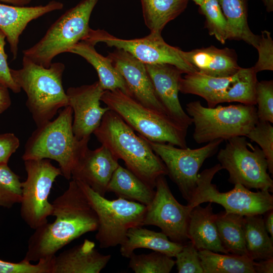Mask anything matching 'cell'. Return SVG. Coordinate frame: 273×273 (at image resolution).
Instances as JSON below:
<instances>
[{
    "label": "cell",
    "mask_w": 273,
    "mask_h": 273,
    "mask_svg": "<svg viewBox=\"0 0 273 273\" xmlns=\"http://www.w3.org/2000/svg\"><path fill=\"white\" fill-rule=\"evenodd\" d=\"M52 204L56 218L34 230L28 241L24 260L36 262L52 257L73 240L98 229L97 215L76 180L70 181L67 189Z\"/></svg>",
    "instance_id": "1"
},
{
    "label": "cell",
    "mask_w": 273,
    "mask_h": 273,
    "mask_svg": "<svg viewBox=\"0 0 273 273\" xmlns=\"http://www.w3.org/2000/svg\"><path fill=\"white\" fill-rule=\"evenodd\" d=\"M102 145L106 147L126 168L147 186L155 188L158 177L167 175L166 166L145 139L115 112L109 110L93 132Z\"/></svg>",
    "instance_id": "2"
},
{
    "label": "cell",
    "mask_w": 273,
    "mask_h": 273,
    "mask_svg": "<svg viewBox=\"0 0 273 273\" xmlns=\"http://www.w3.org/2000/svg\"><path fill=\"white\" fill-rule=\"evenodd\" d=\"M72 123V109L66 106L55 120L38 126L32 132L26 143L22 159L54 160L59 164L62 175L71 179L73 169L88 149L90 139H77Z\"/></svg>",
    "instance_id": "3"
},
{
    "label": "cell",
    "mask_w": 273,
    "mask_h": 273,
    "mask_svg": "<svg viewBox=\"0 0 273 273\" xmlns=\"http://www.w3.org/2000/svg\"><path fill=\"white\" fill-rule=\"evenodd\" d=\"M64 70L62 63H52L46 68L24 56L21 68H10L14 81L27 95L26 105L37 127L51 120L60 108L68 106L62 84Z\"/></svg>",
    "instance_id": "4"
},
{
    "label": "cell",
    "mask_w": 273,
    "mask_h": 273,
    "mask_svg": "<svg viewBox=\"0 0 273 273\" xmlns=\"http://www.w3.org/2000/svg\"><path fill=\"white\" fill-rule=\"evenodd\" d=\"M101 101L147 140L187 148L188 127L169 115L145 107L119 89L105 90Z\"/></svg>",
    "instance_id": "5"
},
{
    "label": "cell",
    "mask_w": 273,
    "mask_h": 273,
    "mask_svg": "<svg viewBox=\"0 0 273 273\" xmlns=\"http://www.w3.org/2000/svg\"><path fill=\"white\" fill-rule=\"evenodd\" d=\"M186 109L194 125L193 137L198 144L246 136L258 120L255 105L240 103L210 108L196 101L188 103Z\"/></svg>",
    "instance_id": "6"
},
{
    "label": "cell",
    "mask_w": 273,
    "mask_h": 273,
    "mask_svg": "<svg viewBox=\"0 0 273 273\" xmlns=\"http://www.w3.org/2000/svg\"><path fill=\"white\" fill-rule=\"evenodd\" d=\"M99 0H82L66 11L54 22L34 45L23 51V56L46 68L53 58L68 52L83 40L89 31V21Z\"/></svg>",
    "instance_id": "7"
},
{
    "label": "cell",
    "mask_w": 273,
    "mask_h": 273,
    "mask_svg": "<svg viewBox=\"0 0 273 273\" xmlns=\"http://www.w3.org/2000/svg\"><path fill=\"white\" fill-rule=\"evenodd\" d=\"M75 180L97 215L99 224L95 238L101 248L120 245L126 239L129 229L143 226L147 206L121 198L108 200L84 183Z\"/></svg>",
    "instance_id": "8"
},
{
    "label": "cell",
    "mask_w": 273,
    "mask_h": 273,
    "mask_svg": "<svg viewBox=\"0 0 273 273\" xmlns=\"http://www.w3.org/2000/svg\"><path fill=\"white\" fill-rule=\"evenodd\" d=\"M222 169L219 163L198 174L197 187L188 205L191 208L205 202L221 205L226 213L245 216L263 215L273 209V196L268 191H251L240 184L229 192H220L212 180Z\"/></svg>",
    "instance_id": "9"
},
{
    "label": "cell",
    "mask_w": 273,
    "mask_h": 273,
    "mask_svg": "<svg viewBox=\"0 0 273 273\" xmlns=\"http://www.w3.org/2000/svg\"><path fill=\"white\" fill-rule=\"evenodd\" d=\"M217 159L222 169L229 174V181L240 184L248 189L273 192V180L267 173L268 164L265 155L257 146L248 147L250 143L245 136L227 140Z\"/></svg>",
    "instance_id": "10"
},
{
    "label": "cell",
    "mask_w": 273,
    "mask_h": 273,
    "mask_svg": "<svg viewBox=\"0 0 273 273\" xmlns=\"http://www.w3.org/2000/svg\"><path fill=\"white\" fill-rule=\"evenodd\" d=\"M24 161L27 178L22 182L20 214L25 222L35 230L48 222V217L52 215L53 205L49 196L54 182L62 172L48 159Z\"/></svg>",
    "instance_id": "11"
},
{
    "label": "cell",
    "mask_w": 273,
    "mask_h": 273,
    "mask_svg": "<svg viewBox=\"0 0 273 273\" xmlns=\"http://www.w3.org/2000/svg\"><path fill=\"white\" fill-rule=\"evenodd\" d=\"M145 140L163 162L167 175L177 186L188 203L197 187L200 168L206 159L217 152L223 141L222 139L216 140L202 147L191 149Z\"/></svg>",
    "instance_id": "12"
},
{
    "label": "cell",
    "mask_w": 273,
    "mask_h": 273,
    "mask_svg": "<svg viewBox=\"0 0 273 273\" xmlns=\"http://www.w3.org/2000/svg\"><path fill=\"white\" fill-rule=\"evenodd\" d=\"M83 41L94 45L104 42L110 47L123 50L145 64H167L175 66L183 73L197 72L185 59L183 51L167 44L161 33L150 32L143 38L123 39L105 30L90 28Z\"/></svg>",
    "instance_id": "13"
},
{
    "label": "cell",
    "mask_w": 273,
    "mask_h": 273,
    "mask_svg": "<svg viewBox=\"0 0 273 273\" xmlns=\"http://www.w3.org/2000/svg\"><path fill=\"white\" fill-rule=\"evenodd\" d=\"M164 176H160L156 180L155 195L147 206L143 226H158L171 241L185 244L189 240L187 229L192 208L176 200Z\"/></svg>",
    "instance_id": "14"
},
{
    "label": "cell",
    "mask_w": 273,
    "mask_h": 273,
    "mask_svg": "<svg viewBox=\"0 0 273 273\" xmlns=\"http://www.w3.org/2000/svg\"><path fill=\"white\" fill-rule=\"evenodd\" d=\"M104 91L97 81L91 84L70 87L66 92L68 106L74 114L72 129L77 139L90 138L105 113L110 110L107 106H101V98Z\"/></svg>",
    "instance_id": "15"
},
{
    "label": "cell",
    "mask_w": 273,
    "mask_h": 273,
    "mask_svg": "<svg viewBox=\"0 0 273 273\" xmlns=\"http://www.w3.org/2000/svg\"><path fill=\"white\" fill-rule=\"evenodd\" d=\"M107 57L124 79L130 96L145 107L169 115L157 97L144 63L121 49Z\"/></svg>",
    "instance_id": "16"
},
{
    "label": "cell",
    "mask_w": 273,
    "mask_h": 273,
    "mask_svg": "<svg viewBox=\"0 0 273 273\" xmlns=\"http://www.w3.org/2000/svg\"><path fill=\"white\" fill-rule=\"evenodd\" d=\"M105 146L87 150L72 172V179L86 184L94 191L105 196L110 180L119 164Z\"/></svg>",
    "instance_id": "17"
},
{
    "label": "cell",
    "mask_w": 273,
    "mask_h": 273,
    "mask_svg": "<svg viewBox=\"0 0 273 273\" xmlns=\"http://www.w3.org/2000/svg\"><path fill=\"white\" fill-rule=\"evenodd\" d=\"M145 65L157 97L168 114L189 127L193 124L192 119L183 110L178 99L179 81L183 73L167 64Z\"/></svg>",
    "instance_id": "18"
},
{
    "label": "cell",
    "mask_w": 273,
    "mask_h": 273,
    "mask_svg": "<svg viewBox=\"0 0 273 273\" xmlns=\"http://www.w3.org/2000/svg\"><path fill=\"white\" fill-rule=\"evenodd\" d=\"M63 7L62 3L56 1L44 6L34 7L0 3V29L6 35L13 59L17 57L19 38L28 24L47 13L61 10Z\"/></svg>",
    "instance_id": "19"
},
{
    "label": "cell",
    "mask_w": 273,
    "mask_h": 273,
    "mask_svg": "<svg viewBox=\"0 0 273 273\" xmlns=\"http://www.w3.org/2000/svg\"><path fill=\"white\" fill-rule=\"evenodd\" d=\"M111 258L110 254L99 252L94 242L85 239L82 243L54 256L52 273H99Z\"/></svg>",
    "instance_id": "20"
},
{
    "label": "cell",
    "mask_w": 273,
    "mask_h": 273,
    "mask_svg": "<svg viewBox=\"0 0 273 273\" xmlns=\"http://www.w3.org/2000/svg\"><path fill=\"white\" fill-rule=\"evenodd\" d=\"M185 59L200 73L217 77H230L241 67L234 50L214 46L182 52Z\"/></svg>",
    "instance_id": "21"
},
{
    "label": "cell",
    "mask_w": 273,
    "mask_h": 273,
    "mask_svg": "<svg viewBox=\"0 0 273 273\" xmlns=\"http://www.w3.org/2000/svg\"><path fill=\"white\" fill-rule=\"evenodd\" d=\"M211 205V202L205 207L198 205L191 209L187 229L188 239L198 251L230 254L219 238L216 224L217 214L213 213Z\"/></svg>",
    "instance_id": "22"
},
{
    "label": "cell",
    "mask_w": 273,
    "mask_h": 273,
    "mask_svg": "<svg viewBox=\"0 0 273 273\" xmlns=\"http://www.w3.org/2000/svg\"><path fill=\"white\" fill-rule=\"evenodd\" d=\"M183 244L171 241L162 232L136 226L128 230L126 239L120 245V253L123 257L129 258L135 249L146 248L175 257Z\"/></svg>",
    "instance_id": "23"
},
{
    "label": "cell",
    "mask_w": 273,
    "mask_h": 273,
    "mask_svg": "<svg viewBox=\"0 0 273 273\" xmlns=\"http://www.w3.org/2000/svg\"><path fill=\"white\" fill-rule=\"evenodd\" d=\"M94 44L80 41L69 49L68 52L77 54L83 58L96 70L99 82L104 90L119 89L130 95L124 79L112 64L109 57L98 53Z\"/></svg>",
    "instance_id": "24"
},
{
    "label": "cell",
    "mask_w": 273,
    "mask_h": 273,
    "mask_svg": "<svg viewBox=\"0 0 273 273\" xmlns=\"http://www.w3.org/2000/svg\"><path fill=\"white\" fill-rule=\"evenodd\" d=\"M107 192L114 193L118 198L135 201L148 206L153 199L155 190L129 170L119 165L110 180Z\"/></svg>",
    "instance_id": "25"
},
{
    "label": "cell",
    "mask_w": 273,
    "mask_h": 273,
    "mask_svg": "<svg viewBox=\"0 0 273 273\" xmlns=\"http://www.w3.org/2000/svg\"><path fill=\"white\" fill-rule=\"evenodd\" d=\"M257 73L253 67L241 68L236 79L224 90L212 97L207 102L208 107L225 102H239L249 105H256V86Z\"/></svg>",
    "instance_id": "26"
},
{
    "label": "cell",
    "mask_w": 273,
    "mask_h": 273,
    "mask_svg": "<svg viewBox=\"0 0 273 273\" xmlns=\"http://www.w3.org/2000/svg\"><path fill=\"white\" fill-rule=\"evenodd\" d=\"M227 24L228 39L243 40L255 48L260 35L254 34L247 21L246 0H218Z\"/></svg>",
    "instance_id": "27"
},
{
    "label": "cell",
    "mask_w": 273,
    "mask_h": 273,
    "mask_svg": "<svg viewBox=\"0 0 273 273\" xmlns=\"http://www.w3.org/2000/svg\"><path fill=\"white\" fill-rule=\"evenodd\" d=\"M216 224L223 247L230 254L247 255L245 236L244 216L226 213L217 214Z\"/></svg>",
    "instance_id": "28"
},
{
    "label": "cell",
    "mask_w": 273,
    "mask_h": 273,
    "mask_svg": "<svg viewBox=\"0 0 273 273\" xmlns=\"http://www.w3.org/2000/svg\"><path fill=\"white\" fill-rule=\"evenodd\" d=\"M145 23L151 33H161L165 25L186 8L188 0H140Z\"/></svg>",
    "instance_id": "29"
},
{
    "label": "cell",
    "mask_w": 273,
    "mask_h": 273,
    "mask_svg": "<svg viewBox=\"0 0 273 273\" xmlns=\"http://www.w3.org/2000/svg\"><path fill=\"white\" fill-rule=\"evenodd\" d=\"M261 215L244 216L247 254L254 261L273 258V239L268 235Z\"/></svg>",
    "instance_id": "30"
},
{
    "label": "cell",
    "mask_w": 273,
    "mask_h": 273,
    "mask_svg": "<svg viewBox=\"0 0 273 273\" xmlns=\"http://www.w3.org/2000/svg\"><path fill=\"white\" fill-rule=\"evenodd\" d=\"M203 273H255L254 260L247 255L219 254L210 250L199 251Z\"/></svg>",
    "instance_id": "31"
},
{
    "label": "cell",
    "mask_w": 273,
    "mask_h": 273,
    "mask_svg": "<svg viewBox=\"0 0 273 273\" xmlns=\"http://www.w3.org/2000/svg\"><path fill=\"white\" fill-rule=\"evenodd\" d=\"M237 72L233 76L217 77L196 72L186 74L179 81V91L203 98L206 102L214 95L226 88L236 78Z\"/></svg>",
    "instance_id": "32"
},
{
    "label": "cell",
    "mask_w": 273,
    "mask_h": 273,
    "mask_svg": "<svg viewBox=\"0 0 273 273\" xmlns=\"http://www.w3.org/2000/svg\"><path fill=\"white\" fill-rule=\"evenodd\" d=\"M172 258L157 251L141 254L133 252L129 258L128 267L135 273H169L175 265Z\"/></svg>",
    "instance_id": "33"
},
{
    "label": "cell",
    "mask_w": 273,
    "mask_h": 273,
    "mask_svg": "<svg viewBox=\"0 0 273 273\" xmlns=\"http://www.w3.org/2000/svg\"><path fill=\"white\" fill-rule=\"evenodd\" d=\"M22 182L7 164H0V207L10 208L20 203Z\"/></svg>",
    "instance_id": "34"
},
{
    "label": "cell",
    "mask_w": 273,
    "mask_h": 273,
    "mask_svg": "<svg viewBox=\"0 0 273 273\" xmlns=\"http://www.w3.org/2000/svg\"><path fill=\"white\" fill-rule=\"evenodd\" d=\"M206 19V26L211 35L221 43L228 39L227 24L218 0H205L200 6Z\"/></svg>",
    "instance_id": "35"
},
{
    "label": "cell",
    "mask_w": 273,
    "mask_h": 273,
    "mask_svg": "<svg viewBox=\"0 0 273 273\" xmlns=\"http://www.w3.org/2000/svg\"><path fill=\"white\" fill-rule=\"evenodd\" d=\"M246 137L260 146L267 160L268 171L272 174L273 126L271 123L258 120Z\"/></svg>",
    "instance_id": "36"
},
{
    "label": "cell",
    "mask_w": 273,
    "mask_h": 273,
    "mask_svg": "<svg viewBox=\"0 0 273 273\" xmlns=\"http://www.w3.org/2000/svg\"><path fill=\"white\" fill-rule=\"evenodd\" d=\"M257 116L259 120L273 123V81L262 80L256 86Z\"/></svg>",
    "instance_id": "37"
},
{
    "label": "cell",
    "mask_w": 273,
    "mask_h": 273,
    "mask_svg": "<svg viewBox=\"0 0 273 273\" xmlns=\"http://www.w3.org/2000/svg\"><path fill=\"white\" fill-rule=\"evenodd\" d=\"M175 257L178 273H203L199 251L191 241L183 244Z\"/></svg>",
    "instance_id": "38"
},
{
    "label": "cell",
    "mask_w": 273,
    "mask_h": 273,
    "mask_svg": "<svg viewBox=\"0 0 273 273\" xmlns=\"http://www.w3.org/2000/svg\"><path fill=\"white\" fill-rule=\"evenodd\" d=\"M52 258L40 260L36 264L23 259L17 263L0 259V273H52Z\"/></svg>",
    "instance_id": "39"
},
{
    "label": "cell",
    "mask_w": 273,
    "mask_h": 273,
    "mask_svg": "<svg viewBox=\"0 0 273 273\" xmlns=\"http://www.w3.org/2000/svg\"><path fill=\"white\" fill-rule=\"evenodd\" d=\"M258 59L252 67L256 72L262 71L273 70V41L270 33L267 30L261 31L260 39L256 48Z\"/></svg>",
    "instance_id": "40"
},
{
    "label": "cell",
    "mask_w": 273,
    "mask_h": 273,
    "mask_svg": "<svg viewBox=\"0 0 273 273\" xmlns=\"http://www.w3.org/2000/svg\"><path fill=\"white\" fill-rule=\"evenodd\" d=\"M6 38L5 34L0 29V81L13 93H19L21 89L14 81L7 62V55L5 51Z\"/></svg>",
    "instance_id": "41"
},
{
    "label": "cell",
    "mask_w": 273,
    "mask_h": 273,
    "mask_svg": "<svg viewBox=\"0 0 273 273\" xmlns=\"http://www.w3.org/2000/svg\"><path fill=\"white\" fill-rule=\"evenodd\" d=\"M20 146L19 139L13 133L0 134V164H7Z\"/></svg>",
    "instance_id": "42"
},
{
    "label": "cell",
    "mask_w": 273,
    "mask_h": 273,
    "mask_svg": "<svg viewBox=\"0 0 273 273\" xmlns=\"http://www.w3.org/2000/svg\"><path fill=\"white\" fill-rule=\"evenodd\" d=\"M11 105L9 88L0 81V115L7 110Z\"/></svg>",
    "instance_id": "43"
},
{
    "label": "cell",
    "mask_w": 273,
    "mask_h": 273,
    "mask_svg": "<svg viewBox=\"0 0 273 273\" xmlns=\"http://www.w3.org/2000/svg\"><path fill=\"white\" fill-rule=\"evenodd\" d=\"M253 267L255 273H272L273 258L254 261Z\"/></svg>",
    "instance_id": "44"
},
{
    "label": "cell",
    "mask_w": 273,
    "mask_h": 273,
    "mask_svg": "<svg viewBox=\"0 0 273 273\" xmlns=\"http://www.w3.org/2000/svg\"><path fill=\"white\" fill-rule=\"evenodd\" d=\"M263 218L265 228L273 239V211L272 209L267 211Z\"/></svg>",
    "instance_id": "45"
},
{
    "label": "cell",
    "mask_w": 273,
    "mask_h": 273,
    "mask_svg": "<svg viewBox=\"0 0 273 273\" xmlns=\"http://www.w3.org/2000/svg\"><path fill=\"white\" fill-rule=\"evenodd\" d=\"M31 1V0H0V2L18 6H25L29 4Z\"/></svg>",
    "instance_id": "46"
},
{
    "label": "cell",
    "mask_w": 273,
    "mask_h": 273,
    "mask_svg": "<svg viewBox=\"0 0 273 273\" xmlns=\"http://www.w3.org/2000/svg\"><path fill=\"white\" fill-rule=\"evenodd\" d=\"M268 12L273 10V0H262Z\"/></svg>",
    "instance_id": "47"
},
{
    "label": "cell",
    "mask_w": 273,
    "mask_h": 273,
    "mask_svg": "<svg viewBox=\"0 0 273 273\" xmlns=\"http://www.w3.org/2000/svg\"><path fill=\"white\" fill-rule=\"evenodd\" d=\"M197 5L200 6L204 2L205 0H192Z\"/></svg>",
    "instance_id": "48"
}]
</instances>
